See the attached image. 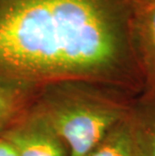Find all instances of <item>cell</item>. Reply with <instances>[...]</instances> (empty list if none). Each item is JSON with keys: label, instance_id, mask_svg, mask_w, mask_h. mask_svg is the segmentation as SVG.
Here are the masks:
<instances>
[{"label": "cell", "instance_id": "cell-1", "mask_svg": "<svg viewBox=\"0 0 155 156\" xmlns=\"http://www.w3.org/2000/svg\"><path fill=\"white\" fill-rule=\"evenodd\" d=\"M136 0H0V77L38 82L116 78L137 67Z\"/></svg>", "mask_w": 155, "mask_h": 156}, {"label": "cell", "instance_id": "cell-2", "mask_svg": "<svg viewBox=\"0 0 155 156\" xmlns=\"http://www.w3.org/2000/svg\"><path fill=\"white\" fill-rule=\"evenodd\" d=\"M35 112L67 143L70 156H88L119 119L105 104L68 98H47Z\"/></svg>", "mask_w": 155, "mask_h": 156}, {"label": "cell", "instance_id": "cell-3", "mask_svg": "<svg viewBox=\"0 0 155 156\" xmlns=\"http://www.w3.org/2000/svg\"><path fill=\"white\" fill-rule=\"evenodd\" d=\"M17 156H67L64 141L37 112L5 131Z\"/></svg>", "mask_w": 155, "mask_h": 156}, {"label": "cell", "instance_id": "cell-4", "mask_svg": "<svg viewBox=\"0 0 155 156\" xmlns=\"http://www.w3.org/2000/svg\"><path fill=\"white\" fill-rule=\"evenodd\" d=\"M131 36L137 66L155 77V0L136 2Z\"/></svg>", "mask_w": 155, "mask_h": 156}, {"label": "cell", "instance_id": "cell-5", "mask_svg": "<svg viewBox=\"0 0 155 156\" xmlns=\"http://www.w3.org/2000/svg\"><path fill=\"white\" fill-rule=\"evenodd\" d=\"M30 88L31 85L0 77V132L15 119Z\"/></svg>", "mask_w": 155, "mask_h": 156}, {"label": "cell", "instance_id": "cell-6", "mask_svg": "<svg viewBox=\"0 0 155 156\" xmlns=\"http://www.w3.org/2000/svg\"><path fill=\"white\" fill-rule=\"evenodd\" d=\"M88 156H136L135 145L126 126H114Z\"/></svg>", "mask_w": 155, "mask_h": 156}, {"label": "cell", "instance_id": "cell-7", "mask_svg": "<svg viewBox=\"0 0 155 156\" xmlns=\"http://www.w3.org/2000/svg\"><path fill=\"white\" fill-rule=\"evenodd\" d=\"M0 156H17L15 148L4 138H0Z\"/></svg>", "mask_w": 155, "mask_h": 156}, {"label": "cell", "instance_id": "cell-8", "mask_svg": "<svg viewBox=\"0 0 155 156\" xmlns=\"http://www.w3.org/2000/svg\"><path fill=\"white\" fill-rule=\"evenodd\" d=\"M152 156H155V142H154V146H153V152H152Z\"/></svg>", "mask_w": 155, "mask_h": 156}, {"label": "cell", "instance_id": "cell-9", "mask_svg": "<svg viewBox=\"0 0 155 156\" xmlns=\"http://www.w3.org/2000/svg\"><path fill=\"white\" fill-rule=\"evenodd\" d=\"M136 1H142V0H136Z\"/></svg>", "mask_w": 155, "mask_h": 156}]
</instances>
